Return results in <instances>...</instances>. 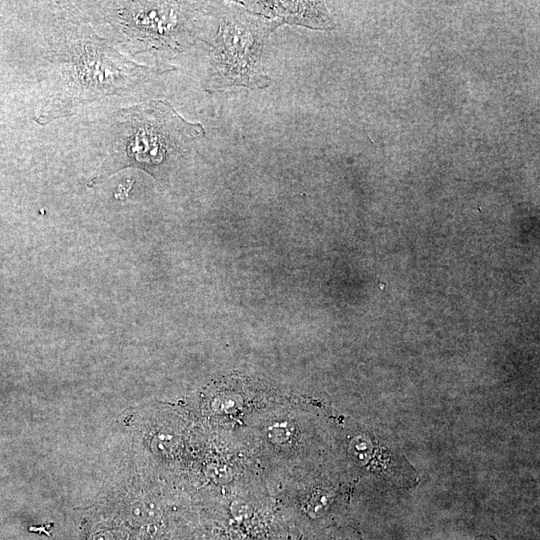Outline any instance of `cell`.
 Segmentation results:
<instances>
[{
	"label": "cell",
	"instance_id": "8992f818",
	"mask_svg": "<svg viewBox=\"0 0 540 540\" xmlns=\"http://www.w3.org/2000/svg\"><path fill=\"white\" fill-rule=\"evenodd\" d=\"M133 181H130V183L128 184V186H126V183H121L118 188H117V193H115V198L116 199H124L126 196H127V193L128 191L131 189L132 185H133Z\"/></svg>",
	"mask_w": 540,
	"mask_h": 540
},
{
	"label": "cell",
	"instance_id": "3957f363",
	"mask_svg": "<svg viewBox=\"0 0 540 540\" xmlns=\"http://www.w3.org/2000/svg\"><path fill=\"white\" fill-rule=\"evenodd\" d=\"M190 3L114 2V25L134 53H177L196 37Z\"/></svg>",
	"mask_w": 540,
	"mask_h": 540
},
{
	"label": "cell",
	"instance_id": "5b68a950",
	"mask_svg": "<svg viewBox=\"0 0 540 540\" xmlns=\"http://www.w3.org/2000/svg\"><path fill=\"white\" fill-rule=\"evenodd\" d=\"M260 13L282 19L286 14L287 22L304 25L315 29H332L334 24L323 2H260L253 3Z\"/></svg>",
	"mask_w": 540,
	"mask_h": 540
},
{
	"label": "cell",
	"instance_id": "277c9868",
	"mask_svg": "<svg viewBox=\"0 0 540 540\" xmlns=\"http://www.w3.org/2000/svg\"><path fill=\"white\" fill-rule=\"evenodd\" d=\"M270 26L259 21L225 20L210 54L207 91L232 86L265 88L270 78L259 68L260 56Z\"/></svg>",
	"mask_w": 540,
	"mask_h": 540
},
{
	"label": "cell",
	"instance_id": "52a82bcc",
	"mask_svg": "<svg viewBox=\"0 0 540 540\" xmlns=\"http://www.w3.org/2000/svg\"><path fill=\"white\" fill-rule=\"evenodd\" d=\"M326 540H354L352 537L350 536H332L330 537L329 539H326Z\"/></svg>",
	"mask_w": 540,
	"mask_h": 540
},
{
	"label": "cell",
	"instance_id": "7a4b0ae2",
	"mask_svg": "<svg viewBox=\"0 0 540 540\" xmlns=\"http://www.w3.org/2000/svg\"><path fill=\"white\" fill-rule=\"evenodd\" d=\"M204 135L201 123L187 121L165 100L121 108L113 117L107 156L88 185L126 168H138L158 178Z\"/></svg>",
	"mask_w": 540,
	"mask_h": 540
},
{
	"label": "cell",
	"instance_id": "6da1fadb",
	"mask_svg": "<svg viewBox=\"0 0 540 540\" xmlns=\"http://www.w3.org/2000/svg\"><path fill=\"white\" fill-rule=\"evenodd\" d=\"M45 59L58 68L60 78L54 93L35 117L40 125L73 116L84 105L133 90L151 75L173 69L132 61L98 35L80 11L72 7L62 9L58 15Z\"/></svg>",
	"mask_w": 540,
	"mask_h": 540
}]
</instances>
